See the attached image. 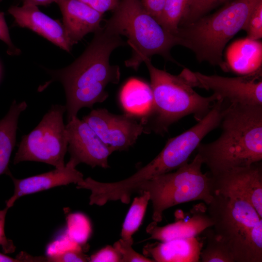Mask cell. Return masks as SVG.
<instances>
[{"label":"cell","mask_w":262,"mask_h":262,"mask_svg":"<svg viewBox=\"0 0 262 262\" xmlns=\"http://www.w3.org/2000/svg\"><path fill=\"white\" fill-rule=\"evenodd\" d=\"M126 45L121 36L105 23L94 33L83 52L72 64L62 69L47 70L51 79L39 89L44 90L54 81L62 84L69 121L77 116L82 108L91 109L95 103L107 98V86L118 83L121 76L119 66L110 64V55L117 48Z\"/></svg>","instance_id":"cell-1"},{"label":"cell","mask_w":262,"mask_h":262,"mask_svg":"<svg viewBox=\"0 0 262 262\" xmlns=\"http://www.w3.org/2000/svg\"><path fill=\"white\" fill-rule=\"evenodd\" d=\"M219 126L216 140L196 149L211 175L262 161V105L229 103Z\"/></svg>","instance_id":"cell-2"},{"label":"cell","mask_w":262,"mask_h":262,"mask_svg":"<svg viewBox=\"0 0 262 262\" xmlns=\"http://www.w3.org/2000/svg\"><path fill=\"white\" fill-rule=\"evenodd\" d=\"M150 76L153 103L147 116L140 119L144 133L163 135L169 127L182 117L192 115L198 121L220 98L213 94L203 97L178 75L154 66L151 59L144 62Z\"/></svg>","instance_id":"cell-3"},{"label":"cell","mask_w":262,"mask_h":262,"mask_svg":"<svg viewBox=\"0 0 262 262\" xmlns=\"http://www.w3.org/2000/svg\"><path fill=\"white\" fill-rule=\"evenodd\" d=\"M259 0H234L214 14L179 27L181 46L191 49L199 62L229 71L222 58L228 42L242 30Z\"/></svg>","instance_id":"cell-4"},{"label":"cell","mask_w":262,"mask_h":262,"mask_svg":"<svg viewBox=\"0 0 262 262\" xmlns=\"http://www.w3.org/2000/svg\"><path fill=\"white\" fill-rule=\"evenodd\" d=\"M207 205L213 229L235 262H262V218L254 207L243 199L218 193Z\"/></svg>","instance_id":"cell-5"},{"label":"cell","mask_w":262,"mask_h":262,"mask_svg":"<svg viewBox=\"0 0 262 262\" xmlns=\"http://www.w3.org/2000/svg\"><path fill=\"white\" fill-rule=\"evenodd\" d=\"M120 35L127 38L131 48L126 66L137 71L142 63L159 55L177 63L170 54L171 49L180 45V38L166 30L144 9L140 0H120L113 14L105 23Z\"/></svg>","instance_id":"cell-6"},{"label":"cell","mask_w":262,"mask_h":262,"mask_svg":"<svg viewBox=\"0 0 262 262\" xmlns=\"http://www.w3.org/2000/svg\"><path fill=\"white\" fill-rule=\"evenodd\" d=\"M228 103L222 99L216 101L208 114L197 123L166 143L160 153L150 162L131 177L115 182L119 194L130 198L143 182L157 176L175 170L188 163L202 140L218 127Z\"/></svg>","instance_id":"cell-7"},{"label":"cell","mask_w":262,"mask_h":262,"mask_svg":"<svg viewBox=\"0 0 262 262\" xmlns=\"http://www.w3.org/2000/svg\"><path fill=\"white\" fill-rule=\"evenodd\" d=\"M203 163L196 154L187 163L174 172L155 177L142 183L136 193L147 191L153 207L152 219L162 221L164 212L180 204L201 200L208 205L212 200L213 192L210 174L201 170Z\"/></svg>","instance_id":"cell-8"},{"label":"cell","mask_w":262,"mask_h":262,"mask_svg":"<svg viewBox=\"0 0 262 262\" xmlns=\"http://www.w3.org/2000/svg\"><path fill=\"white\" fill-rule=\"evenodd\" d=\"M65 105L53 104L37 126L22 137L13 163L42 162L61 168L65 166L67 133L63 121Z\"/></svg>","instance_id":"cell-9"},{"label":"cell","mask_w":262,"mask_h":262,"mask_svg":"<svg viewBox=\"0 0 262 262\" xmlns=\"http://www.w3.org/2000/svg\"><path fill=\"white\" fill-rule=\"evenodd\" d=\"M179 75L192 87L210 90L229 104L262 105V68L248 75L226 77L185 68Z\"/></svg>","instance_id":"cell-10"},{"label":"cell","mask_w":262,"mask_h":262,"mask_svg":"<svg viewBox=\"0 0 262 262\" xmlns=\"http://www.w3.org/2000/svg\"><path fill=\"white\" fill-rule=\"evenodd\" d=\"M113 152L127 150L144 133L142 123L129 114L116 115L104 108L92 110L82 119Z\"/></svg>","instance_id":"cell-11"},{"label":"cell","mask_w":262,"mask_h":262,"mask_svg":"<svg viewBox=\"0 0 262 262\" xmlns=\"http://www.w3.org/2000/svg\"><path fill=\"white\" fill-rule=\"evenodd\" d=\"M210 175L213 194L245 200L262 218V161L216 175Z\"/></svg>","instance_id":"cell-12"},{"label":"cell","mask_w":262,"mask_h":262,"mask_svg":"<svg viewBox=\"0 0 262 262\" xmlns=\"http://www.w3.org/2000/svg\"><path fill=\"white\" fill-rule=\"evenodd\" d=\"M66 128L70 159L77 165L84 163L93 168L110 167L108 158L113 152L86 122L75 116L67 121Z\"/></svg>","instance_id":"cell-13"},{"label":"cell","mask_w":262,"mask_h":262,"mask_svg":"<svg viewBox=\"0 0 262 262\" xmlns=\"http://www.w3.org/2000/svg\"><path fill=\"white\" fill-rule=\"evenodd\" d=\"M14 18V25L29 29L51 42L60 49L70 52L74 45L69 38L62 22L40 11L37 6L13 5L8 10Z\"/></svg>","instance_id":"cell-14"},{"label":"cell","mask_w":262,"mask_h":262,"mask_svg":"<svg viewBox=\"0 0 262 262\" xmlns=\"http://www.w3.org/2000/svg\"><path fill=\"white\" fill-rule=\"evenodd\" d=\"M77 165L69 159L65 166L61 168L22 179L12 178L14 185L12 196L6 201V206L10 208L17 199L25 195L46 190L55 187L70 183L77 184L83 180V174L76 169Z\"/></svg>","instance_id":"cell-15"},{"label":"cell","mask_w":262,"mask_h":262,"mask_svg":"<svg viewBox=\"0 0 262 262\" xmlns=\"http://www.w3.org/2000/svg\"><path fill=\"white\" fill-rule=\"evenodd\" d=\"M153 221L147 227L146 231L150 234L148 239L162 242L173 239L196 237L206 229L212 227L213 222L204 203L194 205L185 215L174 223L160 227Z\"/></svg>","instance_id":"cell-16"},{"label":"cell","mask_w":262,"mask_h":262,"mask_svg":"<svg viewBox=\"0 0 262 262\" xmlns=\"http://www.w3.org/2000/svg\"><path fill=\"white\" fill-rule=\"evenodd\" d=\"M63 16V24L73 45L87 34L101 28L103 14L80 0H55Z\"/></svg>","instance_id":"cell-17"},{"label":"cell","mask_w":262,"mask_h":262,"mask_svg":"<svg viewBox=\"0 0 262 262\" xmlns=\"http://www.w3.org/2000/svg\"><path fill=\"white\" fill-rule=\"evenodd\" d=\"M202 247V242L193 237L147 244L143 252L156 262H199Z\"/></svg>","instance_id":"cell-18"},{"label":"cell","mask_w":262,"mask_h":262,"mask_svg":"<svg viewBox=\"0 0 262 262\" xmlns=\"http://www.w3.org/2000/svg\"><path fill=\"white\" fill-rule=\"evenodd\" d=\"M228 69L240 75L252 74L262 69V43L248 37L233 42L226 51Z\"/></svg>","instance_id":"cell-19"},{"label":"cell","mask_w":262,"mask_h":262,"mask_svg":"<svg viewBox=\"0 0 262 262\" xmlns=\"http://www.w3.org/2000/svg\"><path fill=\"white\" fill-rule=\"evenodd\" d=\"M119 100L126 114L144 119L150 114L153 106L150 85L138 79L131 78L122 86Z\"/></svg>","instance_id":"cell-20"},{"label":"cell","mask_w":262,"mask_h":262,"mask_svg":"<svg viewBox=\"0 0 262 262\" xmlns=\"http://www.w3.org/2000/svg\"><path fill=\"white\" fill-rule=\"evenodd\" d=\"M27 107L26 101L17 103L14 100L7 115L0 120V175L11 173L8 164L16 144L18 118Z\"/></svg>","instance_id":"cell-21"},{"label":"cell","mask_w":262,"mask_h":262,"mask_svg":"<svg viewBox=\"0 0 262 262\" xmlns=\"http://www.w3.org/2000/svg\"><path fill=\"white\" fill-rule=\"evenodd\" d=\"M211 228L203 231L206 238V245L200 252V262H235L228 245L216 235Z\"/></svg>","instance_id":"cell-22"},{"label":"cell","mask_w":262,"mask_h":262,"mask_svg":"<svg viewBox=\"0 0 262 262\" xmlns=\"http://www.w3.org/2000/svg\"><path fill=\"white\" fill-rule=\"evenodd\" d=\"M140 196L135 197L130 207L123 223L121 238L128 239L138 229L144 217L150 200L147 191L140 193Z\"/></svg>","instance_id":"cell-23"},{"label":"cell","mask_w":262,"mask_h":262,"mask_svg":"<svg viewBox=\"0 0 262 262\" xmlns=\"http://www.w3.org/2000/svg\"><path fill=\"white\" fill-rule=\"evenodd\" d=\"M189 1L190 0H165L160 24L171 33L177 35Z\"/></svg>","instance_id":"cell-24"},{"label":"cell","mask_w":262,"mask_h":262,"mask_svg":"<svg viewBox=\"0 0 262 262\" xmlns=\"http://www.w3.org/2000/svg\"><path fill=\"white\" fill-rule=\"evenodd\" d=\"M227 0H190L180 27L190 24L202 17L212 8Z\"/></svg>","instance_id":"cell-25"},{"label":"cell","mask_w":262,"mask_h":262,"mask_svg":"<svg viewBox=\"0 0 262 262\" xmlns=\"http://www.w3.org/2000/svg\"><path fill=\"white\" fill-rule=\"evenodd\" d=\"M242 30L247 37L259 40L262 37V0H259L250 13Z\"/></svg>","instance_id":"cell-26"},{"label":"cell","mask_w":262,"mask_h":262,"mask_svg":"<svg viewBox=\"0 0 262 262\" xmlns=\"http://www.w3.org/2000/svg\"><path fill=\"white\" fill-rule=\"evenodd\" d=\"M133 243L132 237L128 239H120L115 242L113 246L121 256V262H154L136 252L132 248Z\"/></svg>","instance_id":"cell-27"},{"label":"cell","mask_w":262,"mask_h":262,"mask_svg":"<svg viewBox=\"0 0 262 262\" xmlns=\"http://www.w3.org/2000/svg\"><path fill=\"white\" fill-rule=\"evenodd\" d=\"M89 262H121V256L113 246H107L93 254Z\"/></svg>","instance_id":"cell-28"},{"label":"cell","mask_w":262,"mask_h":262,"mask_svg":"<svg viewBox=\"0 0 262 262\" xmlns=\"http://www.w3.org/2000/svg\"><path fill=\"white\" fill-rule=\"evenodd\" d=\"M0 40L8 46L7 53L10 55H18L21 51L13 44L9 34V30L5 20L4 14L0 12Z\"/></svg>","instance_id":"cell-29"},{"label":"cell","mask_w":262,"mask_h":262,"mask_svg":"<svg viewBox=\"0 0 262 262\" xmlns=\"http://www.w3.org/2000/svg\"><path fill=\"white\" fill-rule=\"evenodd\" d=\"M49 262H88L87 257L76 250H67L56 256L47 258Z\"/></svg>","instance_id":"cell-30"},{"label":"cell","mask_w":262,"mask_h":262,"mask_svg":"<svg viewBox=\"0 0 262 262\" xmlns=\"http://www.w3.org/2000/svg\"><path fill=\"white\" fill-rule=\"evenodd\" d=\"M9 209L6 206L3 210H0V246L6 253H13L16 250L13 242L6 237L4 231L6 215Z\"/></svg>","instance_id":"cell-31"},{"label":"cell","mask_w":262,"mask_h":262,"mask_svg":"<svg viewBox=\"0 0 262 262\" xmlns=\"http://www.w3.org/2000/svg\"><path fill=\"white\" fill-rule=\"evenodd\" d=\"M145 11L160 23L165 0H140Z\"/></svg>","instance_id":"cell-32"},{"label":"cell","mask_w":262,"mask_h":262,"mask_svg":"<svg viewBox=\"0 0 262 262\" xmlns=\"http://www.w3.org/2000/svg\"><path fill=\"white\" fill-rule=\"evenodd\" d=\"M96 11L104 14L108 11H114L120 0H80Z\"/></svg>","instance_id":"cell-33"},{"label":"cell","mask_w":262,"mask_h":262,"mask_svg":"<svg viewBox=\"0 0 262 262\" xmlns=\"http://www.w3.org/2000/svg\"><path fill=\"white\" fill-rule=\"evenodd\" d=\"M22 2V4H32L36 6L42 5L46 6L55 0H19Z\"/></svg>","instance_id":"cell-34"},{"label":"cell","mask_w":262,"mask_h":262,"mask_svg":"<svg viewBox=\"0 0 262 262\" xmlns=\"http://www.w3.org/2000/svg\"><path fill=\"white\" fill-rule=\"evenodd\" d=\"M22 262L18 258L15 259L0 253V262Z\"/></svg>","instance_id":"cell-35"}]
</instances>
